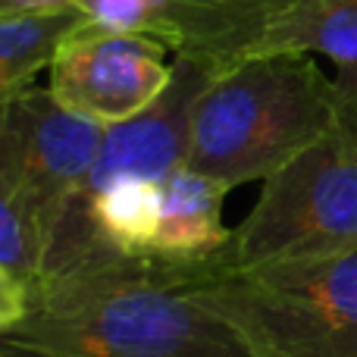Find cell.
Listing matches in <instances>:
<instances>
[{"label": "cell", "mask_w": 357, "mask_h": 357, "mask_svg": "<svg viewBox=\"0 0 357 357\" xmlns=\"http://www.w3.org/2000/svg\"><path fill=\"white\" fill-rule=\"evenodd\" d=\"M0 357H248L226 320L185 285V270L98 257L29 285L0 329Z\"/></svg>", "instance_id": "obj_1"}, {"label": "cell", "mask_w": 357, "mask_h": 357, "mask_svg": "<svg viewBox=\"0 0 357 357\" xmlns=\"http://www.w3.org/2000/svg\"><path fill=\"white\" fill-rule=\"evenodd\" d=\"M339 116L335 82L310 54H260L210 75L191 107L188 167L226 191L266 182L326 135Z\"/></svg>", "instance_id": "obj_2"}, {"label": "cell", "mask_w": 357, "mask_h": 357, "mask_svg": "<svg viewBox=\"0 0 357 357\" xmlns=\"http://www.w3.org/2000/svg\"><path fill=\"white\" fill-rule=\"evenodd\" d=\"M188 291L248 357H357V251L304 264L185 270Z\"/></svg>", "instance_id": "obj_3"}, {"label": "cell", "mask_w": 357, "mask_h": 357, "mask_svg": "<svg viewBox=\"0 0 357 357\" xmlns=\"http://www.w3.org/2000/svg\"><path fill=\"white\" fill-rule=\"evenodd\" d=\"M357 251V110L264 182L251 213L232 229L220 264L251 270Z\"/></svg>", "instance_id": "obj_4"}, {"label": "cell", "mask_w": 357, "mask_h": 357, "mask_svg": "<svg viewBox=\"0 0 357 357\" xmlns=\"http://www.w3.org/2000/svg\"><path fill=\"white\" fill-rule=\"evenodd\" d=\"M304 0H82L94 22L157 38L176 60L220 75L276 41Z\"/></svg>", "instance_id": "obj_5"}, {"label": "cell", "mask_w": 357, "mask_h": 357, "mask_svg": "<svg viewBox=\"0 0 357 357\" xmlns=\"http://www.w3.org/2000/svg\"><path fill=\"white\" fill-rule=\"evenodd\" d=\"M173 82V60L157 38L82 19L63 35L47 69V91L98 126L144 113Z\"/></svg>", "instance_id": "obj_6"}, {"label": "cell", "mask_w": 357, "mask_h": 357, "mask_svg": "<svg viewBox=\"0 0 357 357\" xmlns=\"http://www.w3.org/2000/svg\"><path fill=\"white\" fill-rule=\"evenodd\" d=\"M104 129L107 126L66 110L47 85H31L0 113V132L16 157L31 213L41 226L44 254L91 173Z\"/></svg>", "instance_id": "obj_7"}, {"label": "cell", "mask_w": 357, "mask_h": 357, "mask_svg": "<svg viewBox=\"0 0 357 357\" xmlns=\"http://www.w3.org/2000/svg\"><path fill=\"white\" fill-rule=\"evenodd\" d=\"M229 191L197 169H173L160 178L157 220L151 229L144 260L176 270H197L222 260L232 229L222 222V201Z\"/></svg>", "instance_id": "obj_8"}, {"label": "cell", "mask_w": 357, "mask_h": 357, "mask_svg": "<svg viewBox=\"0 0 357 357\" xmlns=\"http://www.w3.org/2000/svg\"><path fill=\"white\" fill-rule=\"evenodd\" d=\"M276 50L333 60L339 104L357 110V0H304L282 29Z\"/></svg>", "instance_id": "obj_9"}, {"label": "cell", "mask_w": 357, "mask_h": 357, "mask_svg": "<svg viewBox=\"0 0 357 357\" xmlns=\"http://www.w3.org/2000/svg\"><path fill=\"white\" fill-rule=\"evenodd\" d=\"M82 19V10L0 19V113L50 69L63 35Z\"/></svg>", "instance_id": "obj_10"}, {"label": "cell", "mask_w": 357, "mask_h": 357, "mask_svg": "<svg viewBox=\"0 0 357 357\" xmlns=\"http://www.w3.org/2000/svg\"><path fill=\"white\" fill-rule=\"evenodd\" d=\"M0 264L31 285L41 276L44 264V235L31 213L16 157L0 132Z\"/></svg>", "instance_id": "obj_11"}, {"label": "cell", "mask_w": 357, "mask_h": 357, "mask_svg": "<svg viewBox=\"0 0 357 357\" xmlns=\"http://www.w3.org/2000/svg\"><path fill=\"white\" fill-rule=\"evenodd\" d=\"M25 304H29V285L0 264V329L16 323L25 314Z\"/></svg>", "instance_id": "obj_12"}, {"label": "cell", "mask_w": 357, "mask_h": 357, "mask_svg": "<svg viewBox=\"0 0 357 357\" xmlns=\"http://www.w3.org/2000/svg\"><path fill=\"white\" fill-rule=\"evenodd\" d=\"M82 0H0V19L38 16V13H66L79 10Z\"/></svg>", "instance_id": "obj_13"}]
</instances>
